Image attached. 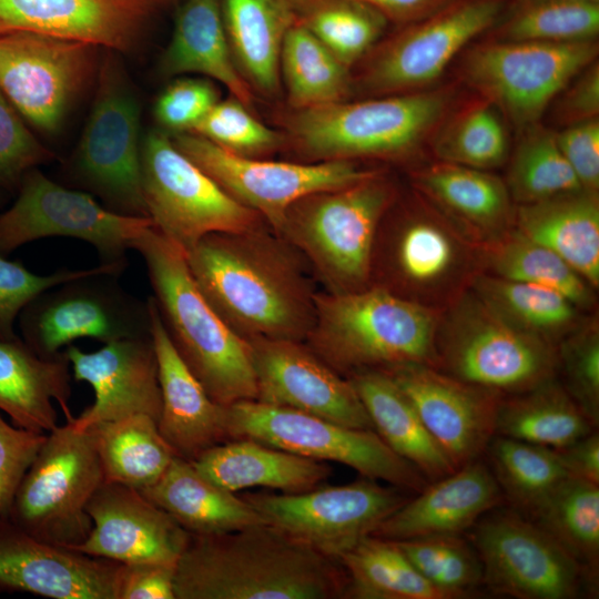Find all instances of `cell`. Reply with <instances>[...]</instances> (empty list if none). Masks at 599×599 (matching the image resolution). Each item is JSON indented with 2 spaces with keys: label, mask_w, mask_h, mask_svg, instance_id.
Here are the masks:
<instances>
[{
  "label": "cell",
  "mask_w": 599,
  "mask_h": 599,
  "mask_svg": "<svg viewBox=\"0 0 599 599\" xmlns=\"http://www.w3.org/2000/svg\"><path fill=\"white\" fill-rule=\"evenodd\" d=\"M185 257L204 298L241 338L305 342L317 281L305 257L268 224L207 234Z\"/></svg>",
  "instance_id": "6da1fadb"
},
{
  "label": "cell",
  "mask_w": 599,
  "mask_h": 599,
  "mask_svg": "<svg viewBox=\"0 0 599 599\" xmlns=\"http://www.w3.org/2000/svg\"><path fill=\"white\" fill-rule=\"evenodd\" d=\"M341 562L263 522L213 535L190 534L174 576L175 599L346 598Z\"/></svg>",
  "instance_id": "7a4b0ae2"
},
{
  "label": "cell",
  "mask_w": 599,
  "mask_h": 599,
  "mask_svg": "<svg viewBox=\"0 0 599 599\" xmlns=\"http://www.w3.org/2000/svg\"><path fill=\"white\" fill-rule=\"evenodd\" d=\"M456 105L451 85L290 109L286 144L303 162L406 160L432 143Z\"/></svg>",
  "instance_id": "3957f363"
},
{
  "label": "cell",
  "mask_w": 599,
  "mask_h": 599,
  "mask_svg": "<svg viewBox=\"0 0 599 599\" xmlns=\"http://www.w3.org/2000/svg\"><path fill=\"white\" fill-rule=\"evenodd\" d=\"M145 264L155 306L179 355L209 396L227 406L257 398L251 349L196 286L185 252L155 227L133 242Z\"/></svg>",
  "instance_id": "277c9868"
},
{
  "label": "cell",
  "mask_w": 599,
  "mask_h": 599,
  "mask_svg": "<svg viewBox=\"0 0 599 599\" xmlns=\"http://www.w3.org/2000/svg\"><path fill=\"white\" fill-rule=\"evenodd\" d=\"M305 344L346 378L407 364L434 366L439 361L433 314L373 284L339 294L318 291Z\"/></svg>",
  "instance_id": "5b68a950"
},
{
  "label": "cell",
  "mask_w": 599,
  "mask_h": 599,
  "mask_svg": "<svg viewBox=\"0 0 599 599\" xmlns=\"http://www.w3.org/2000/svg\"><path fill=\"white\" fill-rule=\"evenodd\" d=\"M395 197L393 184L378 172L298 199L275 232L305 257L325 292L363 290L370 285L376 234Z\"/></svg>",
  "instance_id": "8992f818"
},
{
  "label": "cell",
  "mask_w": 599,
  "mask_h": 599,
  "mask_svg": "<svg viewBox=\"0 0 599 599\" xmlns=\"http://www.w3.org/2000/svg\"><path fill=\"white\" fill-rule=\"evenodd\" d=\"M598 53L597 39L557 43L487 38L459 54L457 72L521 132L539 122L558 93L598 60Z\"/></svg>",
  "instance_id": "52a82bcc"
},
{
  "label": "cell",
  "mask_w": 599,
  "mask_h": 599,
  "mask_svg": "<svg viewBox=\"0 0 599 599\" xmlns=\"http://www.w3.org/2000/svg\"><path fill=\"white\" fill-rule=\"evenodd\" d=\"M103 481L90 430L58 425L24 475L9 519L42 541L72 549L91 531L87 506Z\"/></svg>",
  "instance_id": "ba28073f"
},
{
  "label": "cell",
  "mask_w": 599,
  "mask_h": 599,
  "mask_svg": "<svg viewBox=\"0 0 599 599\" xmlns=\"http://www.w3.org/2000/svg\"><path fill=\"white\" fill-rule=\"evenodd\" d=\"M509 0H453L378 41L352 74L364 97L428 89L470 42L488 32Z\"/></svg>",
  "instance_id": "9c48e42d"
},
{
  "label": "cell",
  "mask_w": 599,
  "mask_h": 599,
  "mask_svg": "<svg viewBox=\"0 0 599 599\" xmlns=\"http://www.w3.org/2000/svg\"><path fill=\"white\" fill-rule=\"evenodd\" d=\"M225 412L230 440L250 438L314 460L339 463L362 477L403 490L418 493L428 484L415 466L395 454L374 430L343 426L257 399L233 403L225 406Z\"/></svg>",
  "instance_id": "30bf717a"
},
{
  "label": "cell",
  "mask_w": 599,
  "mask_h": 599,
  "mask_svg": "<svg viewBox=\"0 0 599 599\" xmlns=\"http://www.w3.org/2000/svg\"><path fill=\"white\" fill-rule=\"evenodd\" d=\"M124 270L99 264L41 292L19 315L22 341L37 355L52 358L79 338L105 344L150 336L148 301L119 283Z\"/></svg>",
  "instance_id": "8fae6325"
},
{
  "label": "cell",
  "mask_w": 599,
  "mask_h": 599,
  "mask_svg": "<svg viewBox=\"0 0 599 599\" xmlns=\"http://www.w3.org/2000/svg\"><path fill=\"white\" fill-rule=\"evenodd\" d=\"M140 103L113 54L98 70L94 103L70 176L112 212L148 216L141 182Z\"/></svg>",
  "instance_id": "7c38bea8"
},
{
  "label": "cell",
  "mask_w": 599,
  "mask_h": 599,
  "mask_svg": "<svg viewBox=\"0 0 599 599\" xmlns=\"http://www.w3.org/2000/svg\"><path fill=\"white\" fill-rule=\"evenodd\" d=\"M141 182L154 227L184 252L207 234L267 224L230 196L161 130L150 131L141 143Z\"/></svg>",
  "instance_id": "4fadbf2b"
},
{
  "label": "cell",
  "mask_w": 599,
  "mask_h": 599,
  "mask_svg": "<svg viewBox=\"0 0 599 599\" xmlns=\"http://www.w3.org/2000/svg\"><path fill=\"white\" fill-rule=\"evenodd\" d=\"M14 203L0 213V253L45 237H71L91 244L100 264L126 267V251L148 227L150 217L123 215L87 192L65 187L39 170L22 177Z\"/></svg>",
  "instance_id": "5bb4252c"
},
{
  "label": "cell",
  "mask_w": 599,
  "mask_h": 599,
  "mask_svg": "<svg viewBox=\"0 0 599 599\" xmlns=\"http://www.w3.org/2000/svg\"><path fill=\"white\" fill-rule=\"evenodd\" d=\"M483 581L495 593L519 599H572L595 587L582 566L552 537L515 510L483 516L469 536Z\"/></svg>",
  "instance_id": "9a60e30c"
},
{
  "label": "cell",
  "mask_w": 599,
  "mask_h": 599,
  "mask_svg": "<svg viewBox=\"0 0 599 599\" xmlns=\"http://www.w3.org/2000/svg\"><path fill=\"white\" fill-rule=\"evenodd\" d=\"M175 146L230 196L257 212L276 231L298 199L347 186L380 172L357 161L284 162L231 153L191 132L171 135Z\"/></svg>",
  "instance_id": "2e32d148"
},
{
  "label": "cell",
  "mask_w": 599,
  "mask_h": 599,
  "mask_svg": "<svg viewBox=\"0 0 599 599\" xmlns=\"http://www.w3.org/2000/svg\"><path fill=\"white\" fill-rule=\"evenodd\" d=\"M243 498L266 524L336 559L408 499L403 489L366 477L303 493H256Z\"/></svg>",
  "instance_id": "e0dca14e"
},
{
  "label": "cell",
  "mask_w": 599,
  "mask_h": 599,
  "mask_svg": "<svg viewBox=\"0 0 599 599\" xmlns=\"http://www.w3.org/2000/svg\"><path fill=\"white\" fill-rule=\"evenodd\" d=\"M97 48L28 31L0 34V89L30 124L55 132L94 73Z\"/></svg>",
  "instance_id": "ac0fdd59"
},
{
  "label": "cell",
  "mask_w": 599,
  "mask_h": 599,
  "mask_svg": "<svg viewBox=\"0 0 599 599\" xmlns=\"http://www.w3.org/2000/svg\"><path fill=\"white\" fill-rule=\"evenodd\" d=\"M443 345L450 375L494 393L520 394L551 379L558 358L545 339L493 313L471 307Z\"/></svg>",
  "instance_id": "d6986e66"
},
{
  "label": "cell",
  "mask_w": 599,
  "mask_h": 599,
  "mask_svg": "<svg viewBox=\"0 0 599 599\" xmlns=\"http://www.w3.org/2000/svg\"><path fill=\"white\" fill-rule=\"evenodd\" d=\"M247 343L257 400L343 426L374 430L351 380L336 373L305 342L255 338Z\"/></svg>",
  "instance_id": "ffe728a7"
},
{
  "label": "cell",
  "mask_w": 599,
  "mask_h": 599,
  "mask_svg": "<svg viewBox=\"0 0 599 599\" xmlns=\"http://www.w3.org/2000/svg\"><path fill=\"white\" fill-rule=\"evenodd\" d=\"M386 372L409 398L433 438L457 469L479 459L495 436L497 393L426 364Z\"/></svg>",
  "instance_id": "44dd1931"
},
{
  "label": "cell",
  "mask_w": 599,
  "mask_h": 599,
  "mask_svg": "<svg viewBox=\"0 0 599 599\" xmlns=\"http://www.w3.org/2000/svg\"><path fill=\"white\" fill-rule=\"evenodd\" d=\"M121 564L42 541L0 519V593L118 599Z\"/></svg>",
  "instance_id": "7402d4cb"
},
{
  "label": "cell",
  "mask_w": 599,
  "mask_h": 599,
  "mask_svg": "<svg viewBox=\"0 0 599 599\" xmlns=\"http://www.w3.org/2000/svg\"><path fill=\"white\" fill-rule=\"evenodd\" d=\"M87 511L92 528L72 550L120 564L176 565L190 534L140 490L103 481Z\"/></svg>",
  "instance_id": "603a6c76"
},
{
  "label": "cell",
  "mask_w": 599,
  "mask_h": 599,
  "mask_svg": "<svg viewBox=\"0 0 599 599\" xmlns=\"http://www.w3.org/2000/svg\"><path fill=\"white\" fill-rule=\"evenodd\" d=\"M64 354L74 379L94 392L93 403L69 422L74 428L87 430L140 414L159 420L162 400L151 335L109 342L93 352L71 344Z\"/></svg>",
  "instance_id": "cb8c5ba5"
},
{
  "label": "cell",
  "mask_w": 599,
  "mask_h": 599,
  "mask_svg": "<svg viewBox=\"0 0 599 599\" xmlns=\"http://www.w3.org/2000/svg\"><path fill=\"white\" fill-rule=\"evenodd\" d=\"M154 0H0V34L35 32L129 51Z\"/></svg>",
  "instance_id": "d4e9b609"
},
{
  "label": "cell",
  "mask_w": 599,
  "mask_h": 599,
  "mask_svg": "<svg viewBox=\"0 0 599 599\" xmlns=\"http://www.w3.org/2000/svg\"><path fill=\"white\" fill-rule=\"evenodd\" d=\"M146 301L162 400L158 427L176 456L192 460L230 440L225 406L214 402L189 369L167 335L153 297Z\"/></svg>",
  "instance_id": "484cf974"
},
{
  "label": "cell",
  "mask_w": 599,
  "mask_h": 599,
  "mask_svg": "<svg viewBox=\"0 0 599 599\" xmlns=\"http://www.w3.org/2000/svg\"><path fill=\"white\" fill-rule=\"evenodd\" d=\"M502 500L493 471L479 459L428 483L372 532L388 540L460 535Z\"/></svg>",
  "instance_id": "4316f807"
},
{
  "label": "cell",
  "mask_w": 599,
  "mask_h": 599,
  "mask_svg": "<svg viewBox=\"0 0 599 599\" xmlns=\"http://www.w3.org/2000/svg\"><path fill=\"white\" fill-rule=\"evenodd\" d=\"M70 397L71 367L64 351L43 358L22 338L0 341V412L13 425L48 434L58 426L53 402L67 422L73 419Z\"/></svg>",
  "instance_id": "83f0119b"
},
{
  "label": "cell",
  "mask_w": 599,
  "mask_h": 599,
  "mask_svg": "<svg viewBox=\"0 0 599 599\" xmlns=\"http://www.w3.org/2000/svg\"><path fill=\"white\" fill-rule=\"evenodd\" d=\"M190 461L205 478L232 493L252 487L303 493L323 485L332 473L326 463L250 438L217 444Z\"/></svg>",
  "instance_id": "f1b7e54d"
},
{
  "label": "cell",
  "mask_w": 599,
  "mask_h": 599,
  "mask_svg": "<svg viewBox=\"0 0 599 599\" xmlns=\"http://www.w3.org/2000/svg\"><path fill=\"white\" fill-rule=\"evenodd\" d=\"M160 71L165 77L206 75L252 108L253 90L233 58L221 0H185L176 13L171 41L160 60Z\"/></svg>",
  "instance_id": "f546056e"
},
{
  "label": "cell",
  "mask_w": 599,
  "mask_h": 599,
  "mask_svg": "<svg viewBox=\"0 0 599 599\" xmlns=\"http://www.w3.org/2000/svg\"><path fill=\"white\" fill-rule=\"evenodd\" d=\"M302 0H221L235 63L252 90L278 92L280 53L288 30L298 24Z\"/></svg>",
  "instance_id": "4dcf8cb0"
},
{
  "label": "cell",
  "mask_w": 599,
  "mask_h": 599,
  "mask_svg": "<svg viewBox=\"0 0 599 599\" xmlns=\"http://www.w3.org/2000/svg\"><path fill=\"white\" fill-rule=\"evenodd\" d=\"M140 491L192 535L223 534L265 522L243 497L215 485L179 456L154 484Z\"/></svg>",
  "instance_id": "1f68e13d"
},
{
  "label": "cell",
  "mask_w": 599,
  "mask_h": 599,
  "mask_svg": "<svg viewBox=\"0 0 599 599\" xmlns=\"http://www.w3.org/2000/svg\"><path fill=\"white\" fill-rule=\"evenodd\" d=\"M518 233L560 256L592 286L599 284V201L578 190L520 204Z\"/></svg>",
  "instance_id": "d6a6232c"
},
{
  "label": "cell",
  "mask_w": 599,
  "mask_h": 599,
  "mask_svg": "<svg viewBox=\"0 0 599 599\" xmlns=\"http://www.w3.org/2000/svg\"><path fill=\"white\" fill-rule=\"evenodd\" d=\"M347 378L357 392L374 432L395 454L432 481L456 469L409 398L386 372L364 370Z\"/></svg>",
  "instance_id": "836d02e7"
},
{
  "label": "cell",
  "mask_w": 599,
  "mask_h": 599,
  "mask_svg": "<svg viewBox=\"0 0 599 599\" xmlns=\"http://www.w3.org/2000/svg\"><path fill=\"white\" fill-rule=\"evenodd\" d=\"M456 248L449 235L430 220L414 217L378 227L372 257L388 291L397 286H418L443 278L453 267Z\"/></svg>",
  "instance_id": "e575fe53"
},
{
  "label": "cell",
  "mask_w": 599,
  "mask_h": 599,
  "mask_svg": "<svg viewBox=\"0 0 599 599\" xmlns=\"http://www.w3.org/2000/svg\"><path fill=\"white\" fill-rule=\"evenodd\" d=\"M595 428L568 392L550 379L499 402L495 435L560 449Z\"/></svg>",
  "instance_id": "d590c367"
},
{
  "label": "cell",
  "mask_w": 599,
  "mask_h": 599,
  "mask_svg": "<svg viewBox=\"0 0 599 599\" xmlns=\"http://www.w3.org/2000/svg\"><path fill=\"white\" fill-rule=\"evenodd\" d=\"M87 430L92 434L104 481L142 490L154 484L176 456L158 422L148 415L101 423Z\"/></svg>",
  "instance_id": "8d00e7d4"
},
{
  "label": "cell",
  "mask_w": 599,
  "mask_h": 599,
  "mask_svg": "<svg viewBox=\"0 0 599 599\" xmlns=\"http://www.w3.org/2000/svg\"><path fill=\"white\" fill-rule=\"evenodd\" d=\"M525 517L552 537L597 585L599 485L569 476Z\"/></svg>",
  "instance_id": "74e56055"
},
{
  "label": "cell",
  "mask_w": 599,
  "mask_h": 599,
  "mask_svg": "<svg viewBox=\"0 0 599 599\" xmlns=\"http://www.w3.org/2000/svg\"><path fill=\"white\" fill-rule=\"evenodd\" d=\"M414 182L443 209L477 229L495 230L508 216L507 185L486 170L438 161L415 172Z\"/></svg>",
  "instance_id": "f35d334b"
},
{
  "label": "cell",
  "mask_w": 599,
  "mask_h": 599,
  "mask_svg": "<svg viewBox=\"0 0 599 599\" xmlns=\"http://www.w3.org/2000/svg\"><path fill=\"white\" fill-rule=\"evenodd\" d=\"M337 560L348 577L346 598L445 599L393 540L367 535Z\"/></svg>",
  "instance_id": "ab89813d"
},
{
  "label": "cell",
  "mask_w": 599,
  "mask_h": 599,
  "mask_svg": "<svg viewBox=\"0 0 599 599\" xmlns=\"http://www.w3.org/2000/svg\"><path fill=\"white\" fill-rule=\"evenodd\" d=\"M280 78L292 109L344 101L353 93L351 69L301 24L284 38Z\"/></svg>",
  "instance_id": "60d3db41"
},
{
  "label": "cell",
  "mask_w": 599,
  "mask_h": 599,
  "mask_svg": "<svg viewBox=\"0 0 599 599\" xmlns=\"http://www.w3.org/2000/svg\"><path fill=\"white\" fill-rule=\"evenodd\" d=\"M487 38L500 41L578 42L597 39L599 1L509 0Z\"/></svg>",
  "instance_id": "b9f144b4"
},
{
  "label": "cell",
  "mask_w": 599,
  "mask_h": 599,
  "mask_svg": "<svg viewBox=\"0 0 599 599\" xmlns=\"http://www.w3.org/2000/svg\"><path fill=\"white\" fill-rule=\"evenodd\" d=\"M430 144L439 161L479 170L501 165L509 154L505 118L480 97L454 108Z\"/></svg>",
  "instance_id": "7bdbcfd3"
},
{
  "label": "cell",
  "mask_w": 599,
  "mask_h": 599,
  "mask_svg": "<svg viewBox=\"0 0 599 599\" xmlns=\"http://www.w3.org/2000/svg\"><path fill=\"white\" fill-rule=\"evenodd\" d=\"M486 451L502 497L525 516L569 477L548 447L495 435Z\"/></svg>",
  "instance_id": "ee69618b"
},
{
  "label": "cell",
  "mask_w": 599,
  "mask_h": 599,
  "mask_svg": "<svg viewBox=\"0 0 599 599\" xmlns=\"http://www.w3.org/2000/svg\"><path fill=\"white\" fill-rule=\"evenodd\" d=\"M520 133L506 184L517 202L530 204L582 189L558 146L556 131L538 122Z\"/></svg>",
  "instance_id": "f6af8a7d"
},
{
  "label": "cell",
  "mask_w": 599,
  "mask_h": 599,
  "mask_svg": "<svg viewBox=\"0 0 599 599\" xmlns=\"http://www.w3.org/2000/svg\"><path fill=\"white\" fill-rule=\"evenodd\" d=\"M388 21L356 0H302L298 24L349 69L379 41Z\"/></svg>",
  "instance_id": "bcb514c9"
},
{
  "label": "cell",
  "mask_w": 599,
  "mask_h": 599,
  "mask_svg": "<svg viewBox=\"0 0 599 599\" xmlns=\"http://www.w3.org/2000/svg\"><path fill=\"white\" fill-rule=\"evenodd\" d=\"M478 291L493 313L539 336L562 331L575 318L576 305L546 286L498 276L479 280Z\"/></svg>",
  "instance_id": "7dc6e473"
},
{
  "label": "cell",
  "mask_w": 599,
  "mask_h": 599,
  "mask_svg": "<svg viewBox=\"0 0 599 599\" xmlns=\"http://www.w3.org/2000/svg\"><path fill=\"white\" fill-rule=\"evenodd\" d=\"M395 542L445 599L469 596L484 583L480 559L474 546L460 535L426 536Z\"/></svg>",
  "instance_id": "c3c4849f"
},
{
  "label": "cell",
  "mask_w": 599,
  "mask_h": 599,
  "mask_svg": "<svg viewBox=\"0 0 599 599\" xmlns=\"http://www.w3.org/2000/svg\"><path fill=\"white\" fill-rule=\"evenodd\" d=\"M489 257L499 277L552 288L575 305L589 303L586 281L555 252L519 233L496 246Z\"/></svg>",
  "instance_id": "681fc988"
},
{
  "label": "cell",
  "mask_w": 599,
  "mask_h": 599,
  "mask_svg": "<svg viewBox=\"0 0 599 599\" xmlns=\"http://www.w3.org/2000/svg\"><path fill=\"white\" fill-rule=\"evenodd\" d=\"M190 132L246 158H264L286 145L284 133L258 121L234 97L219 100Z\"/></svg>",
  "instance_id": "f907efd6"
},
{
  "label": "cell",
  "mask_w": 599,
  "mask_h": 599,
  "mask_svg": "<svg viewBox=\"0 0 599 599\" xmlns=\"http://www.w3.org/2000/svg\"><path fill=\"white\" fill-rule=\"evenodd\" d=\"M52 158L0 89V185L19 186L26 173Z\"/></svg>",
  "instance_id": "816d5d0a"
},
{
  "label": "cell",
  "mask_w": 599,
  "mask_h": 599,
  "mask_svg": "<svg viewBox=\"0 0 599 599\" xmlns=\"http://www.w3.org/2000/svg\"><path fill=\"white\" fill-rule=\"evenodd\" d=\"M90 270H61L39 275L0 253V341L18 338L16 321L37 295L51 286L84 275Z\"/></svg>",
  "instance_id": "f5cc1de1"
},
{
  "label": "cell",
  "mask_w": 599,
  "mask_h": 599,
  "mask_svg": "<svg viewBox=\"0 0 599 599\" xmlns=\"http://www.w3.org/2000/svg\"><path fill=\"white\" fill-rule=\"evenodd\" d=\"M568 394L597 427L599 423V338L583 331L565 343L561 351Z\"/></svg>",
  "instance_id": "db71d44e"
},
{
  "label": "cell",
  "mask_w": 599,
  "mask_h": 599,
  "mask_svg": "<svg viewBox=\"0 0 599 599\" xmlns=\"http://www.w3.org/2000/svg\"><path fill=\"white\" fill-rule=\"evenodd\" d=\"M219 101L215 85L204 79L183 78L167 85L159 95L154 115L172 134L190 132Z\"/></svg>",
  "instance_id": "11a10c76"
},
{
  "label": "cell",
  "mask_w": 599,
  "mask_h": 599,
  "mask_svg": "<svg viewBox=\"0 0 599 599\" xmlns=\"http://www.w3.org/2000/svg\"><path fill=\"white\" fill-rule=\"evenodd\" d=\"M45 437V433L9 424L0 413V519L9 518L21 481Z\"/></svg>",
  "instance_id": "9f6ffc18"
},
{
  "label": "cell",
  "mask_w": 599,
  "mask_h": 599,
  "mask_svg": "<svg viewBox=\"0 0 599 599\" xmlns=\"http://www.w3.org/2000/svg\"><path fill=\"white\" fill-rule=\"evenodd\" d=\"M558 146L582 189L599 187V119L556 131Z\"/></svg>",
  "instance_id": "6f0895ef"
},
{
  "label": "cell",
  "mask_w": 599,
  "mask_h": 599,
  "mask_svg": "<svg viewBox=\"0 0 599 599\" xmlns=\"http://www.w3.org/2000/svg\"><path fill=\"white\" fill-rule=\"evenodd\" d=\"M550 105H552L551 115L554 122L562 128L598 119V60L577 74L558 93Z\"/></svg>",
  "instance_id": "680465c9"
},
{
  "label": "cell",
  "mask_w": 599,
  "mask_h": 599,
  "mask_svg": "<svg viewBox=\"0 0 599 599\" xmlns=\"http://www.w3.org/2000/svg\"><path fill=\"white\" fill-rule=\"evenodd\" d=\"M175 566L160 562L121 564L118 599H175Z\"/></svg>",
  "instance_id": "91938a15"
},
{
  "label": "cell",
  "mask_w": 599,
  "mask_h": 599,
  "mask_svg": "<svg viewBox=\"0 0 599 599\" xmlns=\"http://www.w3.org/2000/svg\"><path fill=\"white\" fill-rule=\"evenodd\" d=\"M569 476L599 485V435L591 432L575 443L555 449Z\"/></svg>",
  "instance_id": "94428289"
},
{
  "label": "cell",
  "mask_w": 599,
  "mask_h": 599,
  "mask_svg": "<svg viewBox=\"0 0 599 599\" xmlns=\"http://www.w3.org/2000/svg\"><path fill=\"white\" fill-rule=\"evenodd\" d=\"M365 3L388 22L399 27L417 21L449 3L453 0H356Z\"/></svg>",
  "instance_id": "6125c7cd"
},
{
  "label": "cell",
  "mask_w": 599,
  "mask_h": 599,
  "mask_svg": "<svg viewBox=\"0 0 599 599\" xmlns=\"http://www.w3.org/2000/svg\"><path fill=\"white\" fill-rule=\"evenodd\" d=\"M591 1H599V0H591Z\"/></svg>",
  "instance_id": "be15d7a7"
},
{
  "label": "cell",
  "mask_w": 599,
  "mask_h": 599,
  "mask_svg": "<svg viewBox=\"0 0 599 599\" xmlns=\"http://www.w3.org/2000/svg\"><path fill=\"white\" fill-rule=\"evenodd\" d=\"M154 1H158V0H154Z\"/></svg>",
  "instance_id": "e7e4bbea"
}]
</instances>
